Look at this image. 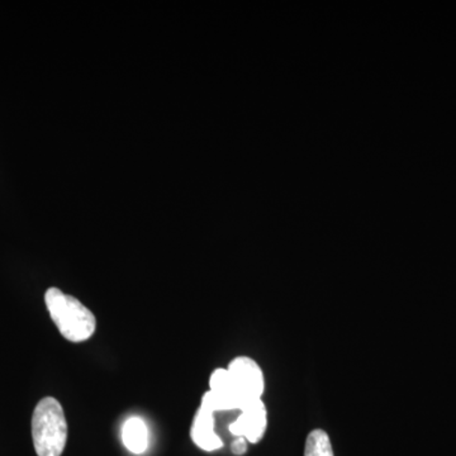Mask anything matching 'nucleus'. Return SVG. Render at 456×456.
Here are the masks:
<instances>
[{
    "mask_svg": "<svg viewBox=\"0 0 456 456\" xmlns=\"http://www.w3.org/2000/svg\"><path fill=\"white\" fill-rule=\"evenodd\" d=\"M122 441L134 454H143L149 446V430L141 417H130L122 428Z\"/></svg>",
    "mask_w": 456,
    "mask_h": 456,
    "instance_id": "6",
    "label": "nucleus"
},
{
    "mask_svg": "<svg viewBox=\"0 0 456 456\" xmlns=\"http://www.w3.org/2000/svg\"><path fill=\"white\" fill-rule=\"evenodd\" d=\"M191 437L204 452H216L224 446V441L215 431V413L202 406L198 408L191 428Z\"/></svg>",
    "mask_w": 456,
    "mask_h": 456,
    "instance_id": "5",
    "label": "nucleus"
},
{
    "mask_svg": "<svg viewBox=\"0 0 456 456\" xmlns=\"http://www.w3.org/2000/svg\"><path fill=\"white\" fill-rule=\"evenodd\" d=\"M45 303L51 320L66 340L80 344L88 341L97 331L94 314L70 294L59 288H49L45 293Z\"/></svg>",
    "mask_w": 456,
    "mask_h": 456,
    "instance_id": "1",
    "label": "nucleus"
},
{
    "mask_svg": "<svg viewBox=\"0 0 456 456\" xmlns=\"http://www.w3.org/2000/svg\"><path fill=\"white\" fill-rule=\"evenodd\" d=\"M32 439L38 456H61L68 443L64 408L53 397L38 402L32 416Z\"/></svg>",
    "mask_w": 456,
    "mask_h": 456,
    "instance_id": "2",
    "label": "nucleus"
},
{
    "mask_svg": "<svg viewBox=\"0 0 456 456\" xmlns=\"http://www.w3.org/2000/svg\"><path fill=\"white\" fill-rule=\"evenodd\" d=\"M305 456H334L331 440L323 430H314L305 441Z\"/></svg>",
    "mask_w": 456,
    "mask_h": 456,
    "instance_id": "7",
    "label": "nucleus"
},
{
    "mask_svg": "<svg viewBox=\"0 0 456 456\" xmlns=\"http://www.w3.org/2000/svg\"><path fill=\"white\" fill-rule=\"evenodd\" d=\"M231 450L235 455H244L248 452V440L245 437H236V440L231 445Z\"/></svg>",
    "mask_w": 456,
    "mask_h": 456,
    "instance_id": "8",
    "label": "nucleus"
},
{
    "mask_svg": "<svg viewBox=\"0 0 456 456\" xmlns=\"http://www.w3.org/2000/svg\"><path fill=\"white\" fill-rule=\"evenodd\" d=\"M268 413L264 402L255 401L242 408L235 422L230 425V432L236 437H245L248 443L257 444L265 435Z\"/></svg>",
    "mask_w": 456,
    "mask_h": 456,
    "instance_id": "4",
    "label": "nucleus"
},
{
    "mask_svg": "<svg viewBox=\"0 0 456 456\" xmlns=\"http://www.w3.org/2000/svg\"><path fill=\"white\" fill-rule=\"evenodd\" d=\"M227 370L239 399L240 411L261 399L265 383H264L263 370L255 360L248 356H239L230 362Z\"/></svg>",
    "mask_w": 456,
    "mask_h": 456,
    "instance_id": "3",
    "label": "nucleus"
}]
</instances>
